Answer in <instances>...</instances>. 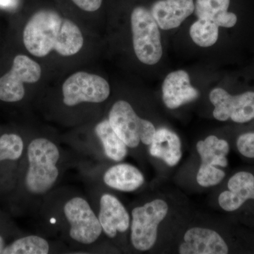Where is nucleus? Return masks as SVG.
<instances>
[{
    "instance_id": "obj_1",
    "label": "nucleus",
    "mask_w": 254,
    "mask_h": 254,
    "mask_svg": "<svg viewBox=\"0 0 254 254\" xmlns=\"http://www.w3.org/2000/svg\"><path fill=\"white\" fill-rule=\"evenodd\" d=\"M60 157L58 146L47 138H36L30 143L26 186L31 193L43 194L53 187L59 177L57 163Z\"/></svg>"
},
{
    "instance_id": "obj_2",
    "label": "nucleus",
    "mask_w": 254,
    "mask_h": 254,
    "mask_svg": "<svg viewBox=\"0 0 254 254\" xmlns=\"http://www.w3.org/2000/svg\"><path fill=\"white\" fill-rule=\"evenodd\" d=\"M170 211V205L163 198H155L131 212V242L139 252H148L154 247L158 236V227Z\"/></svg>"
},
{
    "instance_id": "obj_3",
    "label": "nucleus",
    "mask_w": 254,
    "mask_h": 254,
    "mask_svg": "<svg viewBox=\"0 0 254 254\" xmlns=\"http://www.w3.org/2000/svg\"><path fill=\"white\" fill-rule=\"evenodd\" d=\"M108 120L114 131L130 148H136L141 142L149 145L156 132L153 124L140 118L125 100H119L113 105Z\"/></svg>"
},
{
    "instance_id": "obj_4",
    "label": "nucleus",
    "mask_w": 254,
    "mask_h": 254,
    "mask_svg": "<svg viewBox=\"0 0 254 254\" xmlns=\"http://www.w3.org/2000/svg\"><path fill=\"white\" fill-rule=\"evenodd\" d=\"M133 46L137 58L142 63L154 65L163 56L158 25L149 10L138 6L131 16Z\"/></svg>"
},
{
    "instance_id": "obj_5",
    "label": "nucleus",
    "mask_w": 254,
    "mask_h": 254,
    "mask_svg": "<svg viewBox=\"0 0 254 254\" xmlns=\"http://www.w3.org/2000/svg\"><path fill=\"white\" fill-rule=\"evenodd\" d=\"M63 18L56 11L43 9L33 14L23 31V43L31 55L43 58L54 50Z\"/></svg>"
},
{
    "instance_id": "obj_6",
    "label": "nucleus",
    "mask_w": 254,
    "mask_h": 254,
    "mask_svg": "<svg viewBox=\"0 0 254 254\" xmlns=\"http://www.w3.org/2000/svg\"><path fill=\"white\" fill-rule=\"evenodd\" d=\"M196 150L201 160L196 175L197 183L205 188L216 186L226 176L221 168L228 166L230 144L226 140L211 135L198 141Z\"/></svg>"
},
{
    "instance_id": "obj_7",
    "label": "nucleus",
    "mask_w": 254,
    "mask_h": 254,
    "mask_svg": "<svg viewBox=\"0 0 254 254\" xmlns=\"http://www.w3.org/2000/svg\"><path fill=\"white\" fill-rule=\"evenodd\" d=\"M63 93L66 106L81 103H99L108 99L110 87L108 82L98 75L78 71L64 83Z\"/></svg>"
},
{
    "instance_id": "obj_8",
    "label": "nucleus",
    "mask_w": 254,
    "mask_h": 254,
    "mask_svg": "<svg viewBox=\"0 0 254 254\" xmlns=\"http://www.w3.org/2000/svg\"><path fill=\"white\" fill-rule=\"evenodd\" d=\"M64 213L69 223V235L83 245H91L99 238L103 228L86 200L75 197L66 202Z\"/></svg>"
},
{
    "instance_id": "obj_9",
    "label": "nucleus",
    "mask_w": 254,
    "mask_h": 254,
    "mask_svg": "<svg viewBox=\"0 0 254 254\" xmlns=\"http://www.w3.org/2000/svg\"><path fill=\"white\" fill-rule=\"evenodd\" d=\"M209 99L214 106V118L218 121L245 124L254 120V91L233 95L215 88L210 91Z\"/></svg>"
},
{
    "instance_id": "obj_10",
    "label": "nucleus",
    "mask_w": 254,
    "mask_h": 254,
    "mask_svg": "<svg viewBox=\"0 0 254 254\" xmlns=\"http://www.w3.org/2000/svg\"><path fill=\"white\" fill-rule=\"evenodd\" d=\"M41 73L39 64L26 55H18L11 70L0 78V100L8 103L22 100L25 95L23 83H36Z\"/></svg>"
},
{
    "instance_id": "obj_11",
    "label": "nucleus",
    "mask_w": 254,
    "mask_h": 254,
    "mask_svg": "<svg viewBox=\"0 0 254 254\" xmlns=\"http://www.w3.org/2000/svg\"><path fill=\"white\" fill-rule=\"evenodd\" d=\"M230 247L226 240L215 230L202 227H193L184 234L178 246L181 254H226Z\"/></svg>"
},
{
    "instance_id": "obj_12",
    "label": "nucleus",
    "mask_w": 254,
    "mask_h": 254,
    "mask_svg": "<svg viewBox=\"0 0 254 254\" xmlns=\"http://www.w3.org/2000/svg\"><path fill=\"white\" fill-rule=\"evenodd\" d=\"M227 190L218 196V204L226 212L240 210L248 200H254V175L248 171L234 174L227 182Z\"/></svg>"
},
{
    "instance_id": "obj_13",
    "label": "nucleus",
    "mask_w": 254,
    "mask_h": 254,
    "mask_svg": "<svg viewBox=\"0 0 254 254\" xmlns=\"http://www.w3.org/2000/svg\"><path fill=\"white\" fill-rule=\"evenodd\" d=\"M164 104L170 110L177 109L199 97V91L190 85L189 73L185 70H177L169 73L164 80Z\"/></svg>"
},
{
    "instance_id": "obj_14",
    "label": "nucleus",
    "mask_w": 254,
    "mask_h": 254,
    "mask_svg": "<svg viewBox=\"0 0 254 254\" xmlns=\"http://www.w3.org/2000/svg\"><path fill=\"white\" fill-rule=\"evenodd\" d=\"M98 218L103 231L111 239L118 233L126 232L131 225L129 214L125 205L110 193H105L100 198Z\"/></svg>"
},
{
    "instance_id": "obj_15",
    "label": "nucleus",
    "mask_w": 254,
    "mask_h": 254,
    "mask_svg": "<svg viewBox=\"0 0 254 254\" xmlns=\"http://www.w3.org/2000/svg\"><path fill=\"white\" fill-rule=\"evenodd\" d=\"M193 0H159L152 6V16L159 28L171 30L179 27L194 12Z\"/></svg>"
},
{
    "instance_id": "obj_16",
    "label": "nucleus",
    "mask_w": 254,
    "mask_h": 254,
    "mask_svg": "<svg viewBox=\"0 0 254 254\" xmlns=\"http://www.w3.org/2000/svg\"><path fill=\"white\" fill-rule=\"evenodd\" d=\"M149 146L150 155L163 160L168 166H176L181 160V139L175 132L166 127L156 129Z\"/></svg>"
},
{
    "instance_id": "obj_17",
    "label": "nucleus",
    "mask_w": 254,
    "mask_h": 254,
    "mask_svg": "<svg viewBox=\"0 0 254 254\" xmlns=\"http://www.w3.org/2000/svg\"><path fill=\"white\" fill-rule=\"evenodd\" d=\"M103 181L107 186L120 191L131 192L139 189L145 182L141 172L127 163L114 165L105 172Z\"/></svg>"
},
{
    "instance_id": "obj_18",
    "label": "nucleus",
    "mask_w": 254,
    "mask_h": 254,
    "mask_svg": "<svg viewBox=\"0 0 254 254\" xmlns=\"http://www.w3.org/2000/svg\"><path fill=\"white\" fill-rule=\"evenodd\" d=\"M230 0H196L194 12L198 18H208L219 27L232 28L237 22V15L229 12Z\"/></svg>"
},
{
    "instance_id": "obj_19",
    "label": "nucleus",
    "mask_w": 254,
    "mask_h": 254,
    "mask_svg": "<svg viewBox=\"0 0 254 254\" xmlns=\"http://www.w3.org/2000/svg\"><path fill=\"white\" fill-rule=\"evenodd\" d=\"M95 131L103 144L108 158L115 162L123 161L126 158L128 154V147L114 131L109 120H104L98 123L95 127Z\"/></svg>"
},
{
    "instance_id": "obj_20",
    "label": "nucleus",
    "mask_w": 254,
    "mask_h": 254,
    "mask_svg": "<svg viewBox=\"0 0 254 254\" xmlns=\"http://www.w3.org/2000/svg\"><path fill=\"white\" fill-rule=\"evenodd\" d=\"M83 37L80 28L72 21L63 19L54 50L64 57L72 56L81 50Z\"/></svg>"
},
{
    "instance_id": "obj_21",
    "label": "nucleus",
    "mask_w": 254,
    "mask_h": 254,
    "mask_svg": "<svg viewBox=\"0 0 254 254\" xmlns=\"http://www.w3.org/2000/svg\"><path fill=\"white\" fill-rule=\"evenodd\" d=\"M190 36L197 46L208 48L218 41L219 26L208 18H198L190 26Z\"/></svg>"
},
{
    "instance_id": "obj_22",
    "label": "nucleus",
    "mask_w": 254,
    "mask_h": 254,
    "mask_svg": "<svg viewBox=\"0 0 254 254\" xmlns=\"http://www.w3.org/2000/svg\"><path fill=\"white\" fill-rule=\"evenodd\" d=\"M50 245L45 239L36 235L23 237L5 247L4 254H47Z\"/></svg>"
},
{
    "instance_id": "obj_23",
    "label": "nucleus",
    "mask_w": 254,
    "mask_h": 254,
    "mask_svg": "<svg viewBox=\"0 0 254 254\" xmlns=\"http://www.w3.org/2000/svg\"><path fill=\"white\" fill-rule=\"evenodd\" d=\"M23 150V140L18 135L6 133L0 137V162L18 160Z\"/></svg>"
},
{
    "instance_id": "obj_24",
    "label": "nucleus",
    "mask_w": 254,
    "mask_h": 254,
    "mask_svg": "<svg viewBox=\"0 0 254 254\" xmlns=\"http://www.w3.org/2000/svg\"><path fill=\"white\" fill-rule=\"evenodd\" d=\"M237 150L242 156L254 159V131L245 132L237 137Z\"/></svg>"
},
{
    "instance_id": "obj_25",
    "label": "nucleus",
    "mask_w": 254,
    "mask_h": 254,
    "mask_svg": "<svg viewBox=\"0 0 254 254\" xmlns=\"http://www.w3.org/2000/svg\"><path fill=\"white\" fill-rule=\"evenodd\" d=\"M80 9L86 11H95L101 6L103 0H72Z\"/></svg>"
},
{
    "instance_id": "obj_26",
    "label": "nucleus",
    "mask_w": 254,
    "mask_h": 254,
    "mask_svg": "<svg viewBox=\"0 0 254 254\" xmlns=\"http://www.w3.org/2000/svg\"><path fill=\"white\" fill-rule=\"evenodd\" d=\"M19 0H0V6L5 9H12L18 5Z\"/></svg>"
},
{
    "instance_id": "obj_27",
    "label": "nucleus",
    "mask_w": 254,
    "mask_h": 254,
    "mask_svg": "<svg viewBox=\"0 0 254 254\" xmlns=\"http://www.w3.org/2000/svg\"><path fill=\"white\" fill-rule=\"evenodd\" d=\"M4 248L5 245L4 239H3L2 237L0 236V254L3 253V251H4Z\"/></svg>"
}]
</instances>
